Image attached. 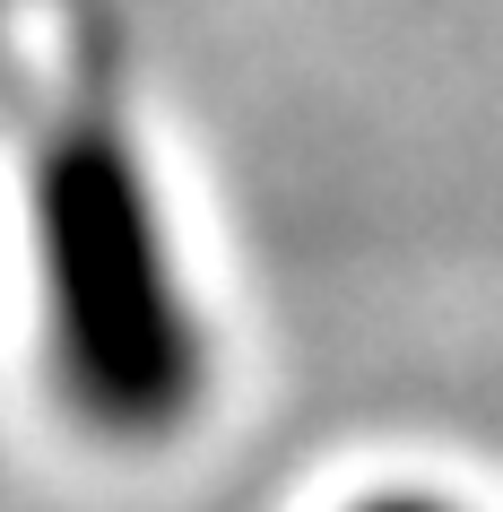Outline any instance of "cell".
I'll list each match as a JSON object with an SVG mask.
<instances>
[{"label": "cell", "instance_id": "6da1fadb", "mask_svg": "<svg viewBox=\"0 0 503 512\" xmlns=\"http://www.w3.org/2000/svg\"><path fill=\"white\" fill-rule=\"evenodd\" d=\"M35 278L53 382L105 443H165L209 400V330L113 87H70L35 148Z\"/></svg>", "mask_w": 503, "mask_h": 512}, {"label": "cell", "instance_id": "7a4b0ae2", "mask_svg": "<svg viewBox=\"0 0 503 512\" xmlns=\"http://www.w3.org/2000/svg\"><path fill=\"white\" fill-rule=\"evenodd\" d=\"M356 512H451L443 495H373V504H356Z\"/></svg>", "mask_w": 503, "mask_h": 512}]
</instances>
